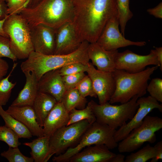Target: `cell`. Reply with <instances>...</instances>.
Listing matches in <instances>:
<instances>
[{"label": "cell", "instance_id": "1", "mask_svg": "<svg viewBox=\"0 0 162 162\" xmlns=\"http://www.w3.org/2000/svg\"><path fill=\"white\" fill-rule=\"evenodd\" d=\"M72 23L81 40L96 42L106 24L118 14L116 0H72Z\"/></svg>", "mask_w": 162, "mask_h": 162}, {"label": "cell", "instance_id": "2", "mask_svg": "<svg viewBox=\"0 0 162 162\" xmlns=\"http://www.w3.org/2000/svg\"><path fill=\"white\" fill-rule=\"evenodd\" d=\"M30 28L39 24L56 29L65 23L72 22V0H41L34 6L24 9L20 14Z\"/></svg>", "mask_w": 162, "mask_h": 162}, {"label": "cell", "instance_id": "3", "mask_svg": "<svg viewBox=\"0 0 162 162\" xmlns=\"http://www.w3.org/2000/svg\"><path fill=\"white\" fill-rule=\"evenodd\" d=\"M89 43L83 41L76 50L66 55H46L33 51L21 63V70L23 72H33L38 81L46 73L69 64L75 62L87 64L89 61L87 53Z\"/></svg>", "mask_w": 162, "mask_h": 162}, {"label": "cell", "instance_id": "4", "mask_svg": "<svg viewBox=\"0 0 162 162\" xmlns=\"http://www.w3.org/2000/svg\"><path fill=\"white\" fill-rule=\"evenodd\" d=\"M159 67H147L143 70L131 73L116 69L113 72L116 82V89L109 103L121 104L129 101L135 96L139 98L146 93L148 81Z\"/></svg>", "mask_w": 162, "mask_h": 162}, {"label": "cell", "instance_id": "5", "mask_svg": "<svg viewBox=\"0 0 162 162\" xmlns=\"http://www.w3.org/2000/svg\"><path fill=\"white\" fill-rule=\"evenodd\" d=\"M3 29L9 38L10 50L17 59L27 58L34 51L30 27L21 14L9 15L4 22Z\"/></svg>", "mask_w": 162, "mask_h": 162}, {"label": "cell", "instance_id": "6", "mask_svg": "<svg viewBox=\"0 0 162 162\" xmlns=\"http://www.w3.org/2000/svg\"><path fill=\"white\" fill-rule=\"evenodd\" d=\"M137 96L120 105H112L107 102L98 104L93 100L88 104L90 106L98 122L116 130L133 117L139 107Z\"/></svg>", "mask_w": 162, "mask_h": 162}, {"label": "cell", "instance_id": "7", "mask_svg": "<svg viewBox=\"0 0 162 162\" xmlns=\"http://www.w3.org/2000/svg\"><path fill=\"white\" fill-rule=\"evenodd\" d=\"M116 130L96 121L91 124L85 132L78 143L68 148L64 153L54 157L52 160L56 162H67L75 154L84 148L93 145L104 144L110 149L118 146L114 138Z\"/></svg>", "mask_w": 162, "mask_h": 162}, {"label": "cell", "instance_id": "8", "mask_svg": "<svg viewBox=\"0 0 162 162\" xmlns=\"http://www.w3.org/2000/svg\"><path fill=\"white\" fill-rule=\"evenodd\" d=\"M162 128V119L156 116L147 115L141 124L133 130L119 142L118 148L120 153L134 152L146 142L153 143L156 140L155 133Z\"/></svg>", "mask_w": 162, "mask_h": 162}, {"label": "cell", "instance_id": "9", "mask_svg": "<svg viewBox=\"0 0 162 162\" xmlns=\"http://www.w3.org/2000/svg\"><path fill=\"white\" fill-rule=\"evenodd\" d=\"M91 124L88 120H84L64 126L56 131L50 138L47 161L53 155H58L77 144Z\"/></svg>", "mask_w": 162, "mask_h": 162}, {"label": "cell", "instance_id": "10", "mask_svg": "<svg viewBox=\"0 0 162 162\" xmlns=\"http://www.w3.org/2000/svg\"><path fill=\"white\" fill-rule=\"evenodd\" d=\"M118 18L117 14L109 20L96 42L104 49L109 51L130 46H145V41H134L125 38L119 30Z\"/></svg>", "mask_w": 162, "mask_h": 162}, {"label": "cell", "instance_id": "11", "mask_svg": "<svg viewBox=\"0 0 162 162\" xmlns=\"http://www.w3.org/2000/svg\"><path fill=\"white\" fill-rule=\"evenodd\" d=\"M152 65L160 66L154 50H151L150 53L146 55H139L127 50L118 52L115 60L116 69L131 73L141 72L146 66Z\"/></svg>", "mask_w": 162, "mask_h": 162}, {"label": "cell", "instance_id": "12", "mask_svg": "<svg viewBox=\"0 0 162 162\" xmlns=\"http://www.w3.org/2000/svg\"><path fill=\"white\" fill-rule=\"evenodd\" d=\"M137 102L139 107L133 117L115 131L114 138L116 142L123 140L133 130L140 126L145 117L154 109H157L162 112V104L150 95L139 98Z\"/></svg>", "mask_w": 162, "mask_h": 162}, {"label": "cell", "instance_id": "13", "mask_svg": "<svg viewBox=\"0 0 162 162\" xmlns=\"http://www.w3.org/2000/svg\"><path fill=\"white\" fill-rule=\"evenodd\" d=\"M86 72L90 78L99 104L108 102L116 89V82L113 72L104 71L95 68L92 63H88Z\"/></svg>", "mask_w": 162, "mask_h": 162}, {"label": "cell", "instance_id": "14", "mask_svg": "<svg viewBox=\"0 0 162 162\" xmlns=\"http://www.w3.org/2000/svg\"><path fill=\"white\" fill-rule=\"evenodd\" d=\"M30 28L34 51L46 55L54 54L56 29L43 24H39Z\"/></svg>", "mask_w": 162, "mask_h": 162}, {"label": "cell", "instance_id": "15", "mask_svg": "<svg viewBox=\"0 0 162 162\" xmlns=\"http://www.w3.org/2000/svg\"><path fill=\"white\" fill-rule=\"evenodd\" d=\"M82 42L72 22L65 23L56 29L54 54L66 55L73 52L79 48Z\"/></svg>", "mask_w": 162, "mask_h": 162}, {"label": "cell", "instance_id": "16", "mask_svg": "<svg viewBox=\"0 0 162 162\" xmlns=\"http://www.w3.org/2000/svg\"><path fill=\"white\" fill-rule=\"evenodd\" d=\"M118 52V50H106L96 42L89 43L87 50L88 58L97 70L112 72L116 70L115 60Z\"/></svg>", "mask_w": 162, "mask_h": 162}, {"label": "cell", "instance_id": "17", "mask_svg": "<svg viewBox=\"0 0 162 162\" xmlns=\"http://www.w3.org/2000/svg\"><path fill=\"white\" fill-rule=\"evenodd\" d=\"M59 69L49 71L44 74L38 81V92L47 94L60 102L65 92Z\"/></svg>", "mask_w": 162, "mask_h": 162}, {"label": "cell", "instance_id": "18", "mask_svg": "<svg viewBox=\"0 0 162 162\" xmlns=\"http://www.w3.org/2000/svg\"><path fill=\"white\" fill-rule=\"evenodd\" d=\"M6 111L24 124L32 135L38 137L44 136L43 128L39 124L37 121L32 106L10 105Z\"/></svg>", "mask_w": 162, "mask_h": 162}, {"label": "cell", "instance_id": "19", "mask_svg": "<svg viewBox=\"0 0 162 162\" xmlns=\"http://www.w3.org/2000/svg\"><path fill=\"white\" fill-rule=\"evenodd\" d=\"M110 150L104 144L88 146L71 157L68 162H111L116 154Z\"/></svg>", "mask_w": 162, "mask_h": 162}, {"label": "cell", "instance_id": "20", "mask_svg": "<svg viewBox=\"0 0 162 162\" xmlns=\"http://www.w3.org/2000/svg\"><path fill=\"white\" fill-rule=\"evenodd\" d=\"M69 119V112L61 102H57L44 121V136L50 137L57 130L67 126Z\"/></svg>", "mask_w": 162, "mask_h": 162}, {"label": "cell", "instance_id": "21", "mask_svg": "<svg viewBox=\"0 0 162 162\" xmlns=\"http://www.w3.org/2000/svg\"><path fill=\"white\" fill-rule=\"evenodd\" d=\"M23 73L26 77L25 84L11 106H32L39 92L38 81L34 73L28 71Z\"/></svg>", "mask_w": 162, "mask_h": 162}, {"label": "cell", "instance_id": "22", "mask_svg": "<svg viewBox=\"0 0 162 162\" xmlns=\"http://www.w3.org/2000/svg\"><path fill=\"white\" fill-rule=\"evenodd\" d=\"M57 101L50 95L38 92L32 107L34 111L37 121L43 127L46 117Z\"/></svg>", "mask_w": 162, "mask_h": 162}, {"label": "cell", "instance_id": "23", "mask_svg": "<svg viewBox=\"0 0 162 162\" xmlns=\"http://www.w3.org/2000/svg\"><path fill=\"white\" fill-rule=\"evenodd\" d=\"M49 137H38L30 142L23 143L31 149L30 153L35 162H46L49 150Z\"/></svg>", "mask_w": 162, "mask_h": 162}, {"label": "cell", "instance_id": "24", "mask_svg": "<svg viewBox=\"0 0 162 162\" xmlns=\"http://www.w3.org/2000/svg\"><path fill=\"white\" fill-rule=\"evenodd\" d=\"M69 112L73 109L80 110L86 107L87 100L82 97L76 88L66 90L61 102Z\"/></svg>", "mask_w": 162, "mask_h": 162}, {"label": "cell", "instance_id": "25", "mask_svg": "<svg viewBox=\"0 0 162 162\" xmlns=\"http://www.w3.org/2000/svg\"><path fill=\"white\" fill-rule=\"evenodd\" d=\"M0 116L5 122V125L13 131L19 138L30 139L33 136L28 129L22 123L14 118L0 106Z\"/></svg>", "mask_w": 162, "mask_h": 162}, {"label": "cell", "instance_id": "26", "mask_svg": "<svg viewBox=\"0 0 162 162\" xmlns=\"http://www.w3.org/2000/svg\"><path fill=\"white\" fill-rule=\"evenodd\" d=\"M121 33L124 36L127 24L133 16L130 8V0H116Z\"/></svg>", "mask_w": 162, "mask_h": 162}, {"label": "cell", "instance_id": "27", "mask_svg": "<svg viewBox=\"0 0 162 162\" xmlns=\"http://www.w3.org/2000/svg\"><path fill=\"white\" fill-rule=\"evenodd\" d=\"M17 63H14L11 70L8 76L0 80V106L5 105L10 97L12 90L16 82L10 81L9 78L16 67Z\"/></svg>", "mask_w": 162, "mask_h": 162}, {"label": "cell", "instance_id": "28", "mask_svg": "<svg viewBox=\"0 0 162 162\" xmlns=\"http://www.w3.org/2000/svg\"><path fill=\"white\" fill-rule=\"evenodd\" d=\"M69 119L67 126L79 121L87 120L92 124L96 121V118L90 106L83 109H73L69 112Z\"/></svg>", "mask_w": 162, "mask_h": 162}, {"label": "cell", "instance_id": "29", "mask_svg": "<svg viewBox=\"0 0 162 162\" xmlns=\"http://www.w3.org/2000/svg\"><path fill=\"white\" fill-rule=\"evenodd\" d=\"M154 146L148 144L137 152L127 156L124 162H145L155 156Z\"/></svg>", "mask_w": 162, "mask_h": 162}, {"label": "cell", "instance_id": "30", "mask_svg": "<svg viewBox=\"0 0 162 162\" xmlns=\"http://www.w3.org/2000/svg\"><path fill=\"white\" fill-rule=\"evenodd\" d=\"M1 156L6 158L9 162H33L32 157L24 155L18 147H9L8 149L1 153Z\"/></svg>", "mask_w": 162, "mask_h": 162}, {"label": "cell", "instance_id": "31", "mask_svg": "<svg viewBox=\"0 0 162 162\" xmlns=\"http://www.w3.org/2000/svg\"><path fill=\"white\" fill-rule=\"evenodd\" d=\"M16 134L6 126H0V140L5 142L9 147H18L21 145Z\"/></svg>", "mask_w": 162, "mask_h": 162}, {"label": "cell", "instance_id": "32", "mask_svg": "<svg viewBox=\"0 0 162 162\" xmlns=\"http://www.w3.org/2000/svg\"><path fill=\"white\" fill-rule=\"evenodd\" d=\"M76 88L80 94L83 97L87 96L97 98L92 81L87 75L82 79L76 86Z\"/></svg>", "mask_w": 162, "mask_h": 162}, {"label": "cell", "instance_id": "33", "mask_svg": "<svg viewBox=\"0 0 162 162\" xmlns=\"http://www.w3.org/2000/svg\"><path fill=\"white\" fill-rule=\"evenodd\" d=\"M150 96L158 102L162 103V79L159 78L152 79L146 89Z\"/></svg>", "mask_w": 162, "mask_h": 162}, {"label": "cell", "instance_id": "34", "mask_svg": "<svg viewBox=\"0 0 162 162\" xmlns=\"http://www.w3.org/2000/svg\"><path fill=\"white\" fill-rule=\"evenodd\" d=\"M87 64L80 62L69 64L59 69L60 74L62 76L81 72H86L88 68Z\"/></svg>", "mask_w": 162, "mask_h": 162}, {"label": "cell", "instance_id": "35", "mask_svg": "<svg viewBox=\"0 0 162 162\" xmlns=\"http://www.w3.org/2000/svg\"><path fill=\"white\" fill-rule=\"evenodd\" d=\"M30 0H8L6 2L8 15L20 14L27 8Z\"/></svg>", "mask_w": 162, "mask_h": 162}, {"label": "cell", "instance_id": "36", "mask_svg": "<svg viewBox=\"0 0 162 162\" xmlns=\"http://www.w3.org/2000/svg\"><path fill=\"white\" fill-rule=\"evenodd\" d=\"M85 72L62 76L66 90L76 88V86L86 76Z\"/></svg>", "mask_w": 162, "mask_h": 162}, {"label": "cell", "instance_id": "37", "mask_svg": "<svg viewBox=\"0 0 162 162\" xmlns=\"http://www.w3.org/2000/svg\"><path fill=\"white\" fill-rule=\"evenodd\" d=\"M2 57L8 58L14 62L17 60L10 50L9 38L0 34V58Z\"/></svg>", "mask_w": 162, "mask_h": 162}, {"label": "cell", "instance_id": "38", "mask_svg": "<svg viewBox=\"0 0 162 162\" xmlns=\"http://www.w3.org/2000/svg\"><path fill=\"white\" fill-rule=\"evenodd\" d=\"M147 11L149 14L154 16L156 18L162 19V2L160 3L154 8L148 9Z\"/></svg>", "mask_w": 162, "mask_h": 162}, {"label": "cell", "instance_id": "39", "mask_svg": "<svg viewBox=\"0 0 162 162\" xmlns=\"http://www.w3.org/2000/svg\"><path fill=\"white\" fill-rule=\"evenodd\" d=\"M154 147L155 150V156L152 159L151 162H157L158 160L162 159V141L158 142Z\"/></svg>", "mask_w": 162, "mask_h": 162}, {"label": "cell", "instance_id": "40", "mask_svg": "<svg viewBox=\"0 0 162 162\" xmlns=\"http://www.w3.org/2000/svg\"><path fill=\"white\" fill-rule=\"evenodd\" d=\"M9 65L6 61L0 58V80L7 74Z\"/></svg>", "mask_w": 162, "mask_h": 162}, {"label": "cell", "instance_id": "41", "mask_svg": "<svg viewBox=\"0 0 162 162\" xmlns=\"http://www.w3.org/2000/svg\"><path fill=\"white\" fill-rule=\"evenodd\" d=\"M6 2L4 0H0V20L6 18L9 15Z\"/></svg>", "mask_w": 162, "mask_h": 162}, {"label": "cell", "instance_id": "42", "mask_svg": "<svg viewBox=\"0 0 162 162\" xmlns=\"http://www.w3.org/2000/svg\"><path fill=\"white\" fill-rule=\"evenodd\" d=\"M155 51L158 60L160 64V69L162 71V47H154Z\"/></svg>", "mask_w": 162, "mask_h": 162}, {"label": "cell", "instance_id": "43", "mask_svg": "<svg viewBox=\"0 0 162 162\" xmlns=\"http://www.w3.org/2000/svg\"><path fill=\"white\" fill-rule=\"evenodd\" d=\"M125 156L121 154H116L112 158L111 162H124Z\"/></svg>", "mask_w": 162, "mask_h": 162}, {"label": "cell", "instance_id": "44", "mask_svg": "<svg viewBox=\"0 0 162 162\" xmlns=\"http://www.w3.org/2000/svg\"><path fill=\"white\" fill-rule=\"evenodd\" d=\"M6 18L0 20V34L8 38V35L4 32L3 29L4 23Z\"/></svg>", "mask_w": 162, "mask_h": 162}, {"label": "cell", "instance_id": "45", "mask_svg": "<svg viewBox=\"0 0 162 162\" xmlns=\"http://www.w3.org/2000/svg\"><path fill=\"white\" fill-rule=\"evenodd\" d=\"M41 0H30L27 8L33 7L38 4Z\"/></svg>", "mask_w": 162, "mask_h": 162}, {"label": "cell", "instance_id": "46", "mask_svg": "<svg viewBox=\"0 0 162 162\" xmlns=\"http://www.w3.org/2000/svg\"><path fill=\"white\" fill-rule=\"evenodd\" d=\"M4 0L6 2L8 0Z\"/></svg>", "mask_w": 162, "mask_h": 162}, {"label": "cell", "instance_id": "47", "mask_svg": "<svg viewBox=\"0 0 162 162\" xmlns=\"http://www.w3.org/2000/svg\"><path fill=\"white\" fill-rule=\"evenodd\" d=\"M0 148H1V147H0Z\"/></svg>", "mask_w": 162, "mask_h": 162}]
</instances>
